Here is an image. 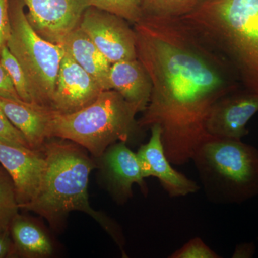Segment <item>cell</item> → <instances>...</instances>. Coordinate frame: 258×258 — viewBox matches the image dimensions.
Wrapping results in <instances>:
<instances>
[{"instance_id": "10", "label": "cell", "mask_w": 258, "mask_h": 258, "mask_svg": "<svg viewBox=\"0 0 258 258\" xmlns=\"http://www.w3.org/2000/svg\"><path fill=\"white\" fill-rule=\"evenodd\" d=\"M100 159L102 179L117 203L122 205L133 198V186L138 184L144 195L148 187L137 153L124 142L112 144Z\"/></svg>"}, {"instance_id": "18", "label": "cell", "mask_w": 258, "mask_h": 258, "mask_svg": "<svg viewBox=\"0 0 258 258\" xmlns=\"http://www.w3.org/2000/svg\"><path fill=\"white\" fill-rule=\"evenodd\" d=\"M202 0H139L142 17L183 18L194 11Z\"/></svg>"}, {"instance_id": "15", "label": "cell", "mask_w": 258, "mask_h": 258, "mask_svg": "<svg viewBox=\"0 0 258 258\" xmlns=\"http://www.w3.org/2000/svg\"><path fill=\"white\" fill-rule=\"evenodd\" d=\"M112 90L143 113L152 96V83L147 70L138 58L112 63L109 71Z\"/></svg>"}, {"instance_id": "6", "label": "cell", "mask_w": 258, "mask_h": 258, "mask_svg": "<svg viewBox=\"0 0 258 258\" xmlns=\"http://www.w3.org/2000/svg\"><path fill=\"white\" fill-rule=\"evenodd\" d=\"M25 7L23 0H9L11 33L7 47L25 73L33 103L51 109L64 50L37 33L29 23Z\"/></svg>"}, {"instance_id": "16", "label": "cell", "mask_w": 258, "mask_h": 258, "mask_svg": "<svg viewBox=\"0 0 258 258\" xmlns=\"http://www.w3.org/2000/svg\"><path fill=\"white\" fill-rule=\"evenodd\" d=\"M64 52L92 76L104 91L111 90L109 71L111 63L93 43L82 29L78 26L62 44Z\"/></svg>"}, {"instance_id": "20", "label": "cell", "mask_w": 258, "mask_h": 258, "mask_svg": "<svg viewBox=\"0 0 258 258\" xmlns=\"http://www.w3.org/2000/svg\"><path fill=\"white\" fill-rule=\"evenodd\" d=\"M0 62L4 66L13 81L17 93L23 101L33 103L31 91L26 76L18 61L10 52L8 47H5L0 53Z\"/></svg>"}, {"instance_id": "7", "label": "cell", "mask_w": 258, "mask_h": 258, "mask_svg": "<svg viewBox=\"0 0 258 258\" xmlns=\"http://www.w3.org/2000/svg\"><path fill=\"white\" fill-rule=\"evenodd\" d=\"M127 22L118 15L90 6L79 27L112 64L137 58L135 30Z\"/></svg>"}, {"instance_id": "8", "label": "cell", "mask_w": 258, "mask_h": 258, "mask_svg": "<svg viewBox=\"0 0 258 258\" xmlns=\"http://www.w3.org/2000/svg\"><path fill=\"white\" fill-rule=\"evenodd\" d=\"M28 9L29 23L40 36L61 45L68 35L79 26L90 0H23Z\"/></svg>"}, {"instance_id": "3", "label": "cell", "mask_w": 258, "mask_h": 258, "mask_svg": "<svg viewBox=\"0 0 258 258\" xmlns=\"http://www.w3.org/2000/svg\"><path fill=\"white\" fill-rule=\"evenodd\" d=\"M181 18L227 59L242 87L258 93V0H202Z\"/></svg>"}, {"instance_id": "23", "label": "cell", "mask_w": 258, "mask_h": 258, "mask_svg": "<svg viewBox=\"0 0 258 258\" xmlns=\"http://www.w3.org/2000/svg\"><path fill=\"white\" fill-rule=\"evenodd\" d=\"M0 141L12 145L28 147V141L23 134L15 128L0 108Z\"/></svg>"}, {"instance_id": "9", "label": "cell", "mask_w": 258, "mask_h": 258, "mask_svg": "<svg viewBox=\"0 0 258 258\" xmlns=\"http://www.w3.org/2000/svg\"><path fill=\"white\" fill-rule=\"evenodd\" d=\"M257 113L258 93L240 88L214 105L205 121V132L217 138L242 140L248 135L247 123Z\"/></svg>"}, {"instance_id": "24", "label": "cell", "mask_w": 258, "mask_h": 258, "mask_svg": "<svg viewBox=\"0 0 258 258\" xmlns=\"http://www.w3.org/2000/svg\"><path fill=\"white\" fill-rule=\"evenodd\" d=\"M11 33L9 0H0V53L7 46Z\"/></svg>"}, {"instance_id": "14", "label": "cell", "mask_w": 258, "mask_h": 258, "mask_svg": "<svg viewBox=\"0 0 258 258\" xmlns=\"http://www.w3.org/2000/svg\"><path fill=\"white\" fill-rule=\"evenodd\" d=\"M0 108L15 128L23 134L31 149L41 151L50 139L52 110L35 103L1 96Z\"/></svg>"}, {"instance_id": "1", "label": "cell", "mask_w": 258, "mask_h": 258, "mask_svg": "<svg viewBox=\"0 0 258 258\" xmlns=\"http://www.w3.org/2000/svg\"><path fill=\"white\" fill-rule=\"evenodd\" d=\"M134 29L137 58L152 83L139 126L159 125L168 159L184 165L209 136L212 107L242 86L227 59L182 18L144 16Z\"/></svg>"}, {"instance_id": "17", "label": "cell", "mask_w": 258, "mask_h": 258, "mask_svg": "<svg viewBox=\"0 0 258 258\" xmlns=\"http://www.w3.org/2000/svg\"><path fill=\"white\" fill-rule=\"evenodd\" d=\"M10 232L15 257L41 258L52 255L53 246L50 237L28 217L16 215L10 225Z\"/></svg>"}, {"instance_id": "22", "label": "cell", "mask_w": 258, "mask_h": 258, "mask_svg": "<svg viewBox=\"0 0 258 258\" xmlns=\"http://www.w3.org/2000/svg\"><path fill=\"white\" fill-rule=\"evenodd\" d=\"M169 258H220V256L200 237H194L176 249Z\"/></svg>"}, {"instance_id": "27", "label": "cell", "mask_w": 258, "mask_h": 258, "mask_svg": "<svg viewBox=\"0 0 258 258\" xmlns=\"http://www.w3.org/2000/svg\"><path fill=\"white\" fill-rule=\"evenodd\" d=\"M255 252V246L253 243H242L236 246L233 258H249L253 257Z\"/></svg>"}, {"instance_id": "13", "label": "cell", "mask_w": 258, "mask_h": 258, "mask_svg": "<svg viewBox=\"0 0 258 258\" xmlns=\"http://www.w3.org/2000/svg\"><path fill=\"white\" fill-rule=\"evenodd\" d=\"M147 143L142 144L137 152L144 177H155L170 198H181L198 192V183L175 170L166 156L159 125L151 127Z\"/></svg>"}, {"instance_id": "4", "label": "cell", "mask_w": 258, "mask_h": 258, "mask_svg": "<svg viewBox=\"0 0 258 258\" xmlns=\"http://www.w3.org/2000/svg\"><path fill=\"white\" fill-rule=\"evenodd\" d=\"M191 160L212 203L238 205L258 196V149L254 146L208 136Z\"/></svg>"}, {"instance_id": "25", "label": "cell", "mask_w": 258, "mask_h": 258, "mask_svg": "<svg viewBox=\"0 0 258 258\" xmlns=\"http://www.w3.org/2000/svg\"><path fill=\"white\" fill-rule=\"evenodd\" d=\"M0 96L10 98V99L21 100L15 90L9 74L1 62H0Z\"/></svg>"}, {"instance_id": "19", "label": "cell", "mask_w": 258, "mask_h": 258, "mask_svg": "<svg viewBox=\"0 0 258 258\" xmlns=\"http://www.w3.org/2000/svg\"><path fill=\"white\" fill-rule=\"evenodd\" d=\"M13 180L3 166H0V232L9 230L13 219L19 214Z\"/></svg>"}, {"instance_id": "26", "label": "cell", "mask_w": 258, "mask_h": 258, "mask_svg": "<svg viewBox=\"0 0 258 258\" xmlns=\"http://www.w3.org/2000/svg\"><path fill=\"white\" fill-rule=\"evenodd\" d=\"M15 257L14 244L9 230L0 232V258Z\"/></svg>"}, {"instance_id": "11", "label": "cell", "mask_w": 258, "mask_h": 258, "mask_svg": "<svg viewBox=\"0 0 258 258\" xmlns=\"http://www.w3.org/2000/svg\"><path fill=\"white\" fill-rule=\"evenodd\" d=\"M103 91L101 84L64 52L51 110L60 114L75 113L91 104Z\"/></svg>"}, {"instance_id": "2", "label": "cell", "mask_w": 258, "mask_h": 258, "mask_svg": "<svg viewBox=\"0 0 258 258\" xmlns=\"http://www.w3.org/2000/svg\"><path fill=\"white\" fill-rule=\"evenodd\" d=\"M60 139H48L42 148L46 166L41 184L35 198L21 210L40 215L55 229L62 227L71 212L87 213L113 237L123 253L124 238L119 226L90 205L88 180L95 163L77 144Z\"/></svg>"}, {"instance_id": "12", "label": "cell", "mask_w": 258, "mask_h": 258, "mask_svg": "<svg viewBox=\"0 0 258 258\" xmlns=\"http://www.w3.org/2000/svg\"><path fill=\"white\" fill-rule=\"evenodd\" d=\"M0 164L13 180L21 210L37 195L46 166L45 157L40 151L0 141Z\"/></svg>"}, {"instance_id": "21", "label": "cell", "mask_w": 258, "mask_h": 258, "mask_svg": "<svg viewBox=\"0 0 258 258\" xmlns=\"http://www.w3.org/2000/svg\"><path fill=\"white\" fill-rule=\"evenodd\" d=\"M91 6L106 10L136 23L142 18L139 0H90Z\"/></svg>"}, {"instance_id": "5", "label": "cell", "mask_w": 258, "mask_h": 258, "mask_svg": "<svg viewBox=\"0 0 258 258\" xmlns=\"http://www.w3.org/2000/svg\"><path fill=\"white\" fill-rule=\"evenodd\" d=\"M139 113L114 90L103 91L79 111L60 114L52 111L50 139L71 141L99 158L115 142L128 143L136 129L141 128L136 121Z\"/></svg>"}]
</instances>
